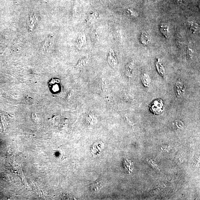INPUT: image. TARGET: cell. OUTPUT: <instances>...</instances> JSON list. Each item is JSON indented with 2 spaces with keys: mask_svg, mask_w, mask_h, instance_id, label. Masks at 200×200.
Segmentation results:
<instances>
[{
  "mask_svg": "<svg viewBox=\"0 0 200 200\" xmlns=\"http://www.w3.org/2000/svg\"><path fill=\"white\" fill-rule=\"evenodd\" d=\"M160 29L166 38H168L169 34V29L168 26L166 24H163V25H161Z\"/></svg>",
  "mask_w": 200,
  "mask_h": 200,
  "instance_id": "4",
  "label": "cell"
},
{
  "mask_svg": "<svg viewBox=\"0 0 200 200\" xmlns=\"http://www.w3.org/2000/svg\"><path fill=\"white\" fill-rule=\"evenodd\" d=\"M177 1V2L178 3H181L182 2L183 0H176Z\"/></svg>",
  "mask_w": 200,
  "mask_h": 200,
  "instance_id": "7",
  "label": "cell"
},
{
  "mask_svg": "<svg viewBox=\"0 0 200 200\" xmlns=\"http://www.w3.org/2000/svg\"><path fill=\"white\" fill-rule=\"evenodd\" d=\"M141 41L145 46H147L149 43L150 40L148 35L145 32H143L141 34Z\"/></svg>",
  "mask_w": 200,
  "mask_h": 200,
  "instance_id": "2",
  "label": "cell"
},
{
  "mask_svg": "<svg viewBox=\"0 0 200 200\" xmlns=\"http://www.w3.org/2000/svg\"><path fill=\"white\" fill-rule=\"evenodd\" d=\"M189 23V26H190L191 28L195 31L196 30V29L197 28V27H196V26H195V24H193V23L191 22H190V23Z\"/></svg>",
  "mask_w": 200,
  "mask_h": 200,
  "instance_id": "6",
  "label": "cell"
},
{
  "mask_svg": "<svg viewBox=\"0 0 200 200\" xmlns=\"http://www.w3.org/2000/svg\"><path fill=\"white\" fill-rule=\"evenodd\" d=\"M141 80L143 84L146 87H148L149 86L151 82V79L150 77L147 74H144L142 76Z\"/></svg>",
  "mask_w": 200,
  "mask_h": 200,
  "instance_id": "3",
  "label": "cell"
},
{
  "mask_svg": "<svg viewBox=\"0 0 200 200\" xmlns=\"http://www.w3.org/2000/svg\"><path fill=\"white\" fill-rule=\"evenodd\" d=\"M150 110L155 114H161L164 111V106L163 100L158 99L155 100L150 105Z\"/></svg>",
  "mask_w": 200,
  "mask_h": 200,
  "instance_id": "1",
  "label": "cell"
},
{
  "mask_svg": "<svg viewBox=\"0 0 200 200\" xmlns=\"http://www.w3.org/2000/svg\"><path fill=\"white\" fill-rule=\"evenodd\" d=\"M132 65L130 64V65L128 66L127 68L126 73L127 75L128 76H131V75L132 74Z\"/></svg>",
  "mask_w": 200,
  "mask_h": 200,
  "instance_id": "5",
  "label": "cell"
}]
</instances>
